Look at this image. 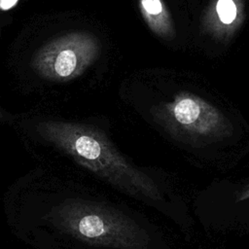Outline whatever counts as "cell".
<instances>
[{
    "instance_id": "1",
    "label": "cell",
    "mask_w": 249,
    "mask_h": 249,
    "mask_svg": "<svg viewBox=\"0 0 249 249\" xmlns=\"http://www.w3.org/2000/svg\"><path fill=\"white\" fill-rule=\"evenodd\" d=\"M3 208L19 240L37 233L64 249L152 248L151 231L124 196L43 165L10 185Z\"/></svg>"
},
{
    "instance_id": "2",
    "label": "cell",
    "mask_w": 249,
    "mask_h": 249,
    "mask_svg": "<svg viewBox=\"0 0 249 249\" xmlns=\"http://www.w3.org/2000/svg\"><path fill=\"white\" fill-rule=\"evenodd\" d=\"M10 126L38 165L87 179L124 197L151 204L164 199L159 182L121 151L104 122L27 115L15 116Z\"/></svg>"
},
{
    "instance_id": "3",
    "label": "cell",
    "mask_w": 249,
    "mask_h": 249,
    "mask_svg": "<svg viewBox=\"0 0 249 249\" xmlns=\"http://www.w3.org/2000/svg\"><path fill=\"white\" fill-rule=\"evenodd\" d=\"M152 122L173 139L193 147H201L229 137L232 133L230 120L202 97L180 91L172 100L150 109Z\"/></svg>"
},
{
    "instance_id": "4",
    "label": "cell",
    "mask_w": 249,
    "mask_h": 249,
    "mask_svg": "<svg viewBox=\"0 0 249 249\" xmlns=\"http://www.w3.org/2000/svg\"><path fill=\"white\" fill-rule=\"evenodd\" d=\"M99 39L87 30L62 34L43 45L35 53L31 65L43 79L65 83L82 76L98 58Z\"/></svg>"
},
{
    "instance_id": "5",
    "label": "cell",
    "mask_w": 249,
    "mask_h": 249,
    "mask_svg": "<svg viewBox=\"0 0 249 249\" xmlns=\"http://www.w3.org/2000/svg\"><path fill=\"white\" fill-rule=\"evenodd\" d=\"M245 18L244 0H210L202 15V29L218 41L230 40Z\"/></svg>"
},
{
    "instance_id": "6",
    "label": "cell",
    "mask_w": 249,
    "mask_h": 249,
    "mask_svg": "<svg viewBox=\"0 0 249 249\" xmlns=\"http://www.w3.org/2000/svg\"><path fill=\"white\" fill-rule=\"evenodd\" d=\"M143 19L156 35L171 40L175 36L174 22L162 0H138Z\"/></svg>"
},
{
    "instance_id": "7",
    "label": "cell",
    "mask_w": 249,
    "mask_h": 249,
    "mask_svg": "<svg viewBox=\"0 0 249 249\" xmlns=\"http://www.w3.org/2000/svg\"><path fill=\"white\" fill-rule=\"evenodd\" d=\"M21 241L24 242L26 245H28L32 249H64L57 246L56 244H54L48 238L44 237L43 235H40L37 233L27 235L23 237Z\"/></svg>"
},
{
    "instance_id": "8",
    "label": "cell",
    "mask_w": 249,
    "mask_h": 249,
    "mask_svg": "<svg viewBox=\"0 0 249 249\" xmlns=\"http://www.w3.org/2000/svg\"><path fill=\"white\" fill-rule=\"evenodd\" d=\"M14 118H15V116L7 115L5 112H3L0 109V126L1 125H9L10 126Z\"/></svg>"
},
{
    "instance_id": "9",
    "label": "cell",
    "mask_w": 249,
    "mask_h": 249,
    "mask_svg": "<svg viewBox=\"0 0 249 249\" xmlns=\"http://www.w3.org/2000/svg\"><path fill=\"white\" fill-rule=\"evenodd\" d=\"M249 198V185L247 187H245L240 193L239 195L237 196V198L236 200L237 201H242V200H245V199H248Z\"/></svg>"
},
{
    "instance_id": "10",
    "label": "cell",
    "mask_w": 249,
    "mask_h": 249,
    "mask_svg": "<svg viewBox=\"0 0 249 249\" xmlns=\"http://www.w3.org/2000/svg\"><path fill=\"white\" fill-rule=\"evenodd\" d=\"M18 0H0V9H10L13 7Z\"/></svg>"
}]
</instances>
